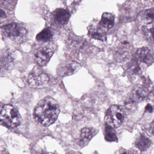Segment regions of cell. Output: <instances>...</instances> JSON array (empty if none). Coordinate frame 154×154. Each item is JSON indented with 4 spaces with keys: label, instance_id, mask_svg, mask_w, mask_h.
Returning a JSON list of instances; mask_svg holds the SVG:
<instances>
[{
    "label": "cell",
    "instance_id": "obj_20",
    "mask_svg": "<svg viewBox=\"0 0 154 154\" xmlns=\"http://www.w3.org/2000/svg\"><path fill=\"white\" fill-rule=\"evenodd\" d=\"M7 17L6 13L2 10L0 9V20L4 19Z\"/></svg>",
    "mask_w": 154,
    "mask_h": 154
},
{
    "label": "cell",
    "instance_id": "obj_2",
    "mask_svg": "<svg viewBox=\"0 0 154 154\" xmlns=\"http://www.w3.org/2000/svg\"><path fill=\"white\" fill-rule=\"evenodd\" d=\"M21 122L20 114L14 106L6 104L0 108V124L12 128L19 126Z\"/></svg>",
    "mask_w": 154,
    "mask_h": 154
},
{
    "label": "cell",
    "instance_id": "obj_6",
    "mask_svg": "<svg viewBox=\"0 0 154 154\" xmlns=\"http://www.w3.org/2000/svg\"><path fill=\"white\" fill-rule=\"evenodd\" d=\"M136 59L138 65L140 68H146L154 61L153 53L147 47L139 48L136 53Z\"/></svg>",
    "mask_w": 154,
    "mask_h": 154
},
{
    "label": "cell",
    "instance_id": "obj_21",
    "mask_svg": "<svg viewBox=\"0 0 154 154\" xmlns=\"http://www.w3.org/2000/svg\"><path fill=\"white\" fill-rule=\"evenodd\" d=\"M145 109L146 111L149 112H153V107L151 106V104H148L146 105L145 108Z\"/></svg>",
    "mask_w": 154,
    "mask_h": 154
},
{
    "label": "cell",
    "instance_id": "obj_19",
    "mask_svg": "<svg viewBox=\"0 0 154 154\" xmlns=\"http://www.w3.org/2000/svg\"><path fill=\"white\" fill-rule=\"evenodd\" d=\"M12 59L10 57H6L0 59V72H3L9 69L12 64Z\"/></svg>",
    "mask_w": 154,
    "mask_h": 154
},
{
    "label": "cell",
    "instance_id": "obj_10",
    "mask_svg": "<svg viewBox=\"0 0 154 154\" xmlns=\"http://www.w3.org/2000/svg\"><path fill=\"white\" fill-rule=\"evenodd\" d=\"M148 95V90L146 87L141 85H137L132 89L131 100L136 103L146 100Z\"/></svg>",
    "mask_w": 154,
    "mask_h": 154
},
{
    "label": "cell",
    "instance_id": "obj_23",
    "mask_svg": "<svg viewBox=\"0 0 154 154\" xmlns=\"http://www.w3.org/2000/svg\"><path fill=\"white\" fill-rule=\"evenodd\" d=\"M122 154H126V153L125 152H124V153H122Z\"/></svg>",
    "mask_w": 154,
    "mask_h": 154
},
{
    "label": "cell",
    "instance_id": "obj_4",
    "mask_svg": "<svg viewBox=\"0 0 154 154\" xmlns=\"http://www.w3.org/2000/svg\"><path fill=\"white\" fill-rule=\"evenodd\" d=\"M125 118V111L123 107L120 105H113L106 111L104 120L106 125L115 129L122 124Z\"/></svg>",
    "mask_w": 154,
    "mask_h": 154
},
{
    "label": "cell",
    "instance_id": "obj_18",
    "mask_svg": "<svg viewBox=\"0 0 154 154\" xmlns=\"http://www.w3.org/2000/svg\"><path fill=\"white\" fill-rule=\"evenodd\" d=\"M142 31L144 35L148 39L153 41L154 33V23L153 22L146 24L142 28Z\"/></svg>",
    "mask_w": 154,
    "mask_h": 154
},
{
    "label": "cell",
    "instance_id": "obj_3",
    "mask_svg": "<svg viewBox=\"0 0 154 154\" xmlns=\"http://www.w3.org/2000/svg\"><path fill=\"white\" fill-rule=\"evenodd\" d=\"M5 36L16 44L24 43L27 39L28 31L26 28L20 23H12L2 27Z\"/></svg>",
    "mask_w": 154,
    "mask_h": 154
},
{
    "label": "cell",
    "instance_id": "obj_9",
    "mask_svg": "<svg viewBox=\"0 0 154 154\" xmlns=\"http://www.w3.org/2000/svg\"><path fill=\"white\" fill-rule=\"evenodd\" d=\"M81 65L77 62L70 61L61 65L59 68V73L62 76H67L72 75L77 72Z\"/></svg>",
    "mask_w": 154,
    "mask_h": 154
},
{
    "label": "cell",
    "instance_id": "obj_22",
    "mask_svg": "<svg viewBox=\"0 0 154 154\" xmlns=\"http://www.w3.org/2000/svg\"><path fill=\"white\" fill-rule=\"evenodd\" d=\"M66 154H75V152H74V151H70V152H68V153H66Z\"/></svg>",
    "mask_w": 154,
    "mask_h": 154
},
{
    "label": "cell",
    "instance_id": "obj_5",
    "mask_svg": "<svg viewBox=\"0 0 154 154\" xmlns=\"http://www.w3.org/2000/svg\"><path fill=\"white\" fill-rule=\"evenodd\" d=\"M28 81L30 87L38 89L46 86L49 82V79L46 74L35 67L29 74Z\"/></svg>",
    "mask_w": 154,
    "mask_h": 154
},
{
    "label": "cell",
    "instance_id": "obj_14",
    "mask_svg": "<svg viewBox=\"0 0 154 154\" xmlns=\"http://www.w3.org/2000/svg\"><path fill=\"white\" fill-rule=\"evenodd\" d=\"M89 35L94 39L103 41L106 38V33L100 29L98 26L97 27H91L89 29Z\"/></svg>",
    "mask_w": 154,
    "mask_h": 154
},
{
    "label": "cell",
    "instance_id": "obj_16",
    "mask_svg": "<svg viewBox=\"0 0 154 154\" xmlns=\"http://www.w3.org/2000/svg\"><path fill=\"white\" fill-rule=\"evenodd\" d=\"M54 36V32L50 28H47L43 29L37 35L38 41L42 42H47L52 40Z\"/></svg>",
    "mask_w": 154,
    "mask_h": 154
},
{
    "label": "cell",
    "instance_id": "obj_17",
    "mask_svg": "<svg viewBox=\"0 0 154 154\" xmlns=\"http://www.w3.org/2000/svg\"><path fill=\"white\" fill-rule=\"evenodd\" d=\"M105 139L108 141H117L118 138L114 129L106 125L104 132Z\"/></svg>",
    "mask_w": 154,
    "mask_h": 154
},
{
    "label": "cell",
    "instance_id": "obj_8",
    "mask_svg": "<svg viewBox=\"0 0 154 154\" xmlns=\"http://www.w3.org/2000/svg\"><path fill=\"white\" fill-rule=\"evenodd\" d=\"M52 20L57 26H63L67 24L70 18V14L66 10L58 8L54 11L52 14Z\"/></svg>",
    "mask_w": 154,
    "mask_h": 154
},
{
    "label": "cell",
    "instance_id": "obj_1",
    "mask_svg": "<svg viewBox=\"0 0 154 154\" xmlns=\"http://www.w3.org/2000/svg\"><path fill=\"white\" fill-rule=\"evenodd\" d=\"M60 112L57 101L52 97L48 96L39 101L35 107L34 118L39 124L48 127L55 122Z\"/></svg>",
    "mask_w": 154,
    "mask_h": 154
},
{
    "label": "cell",
    "instance_id": "obj_13",
    "mask_svg": "<svg viewBox=\"0 0 154 154\" xmlns=\"http://www.w3.org/2000/svg\"><path fill=\"white\" fill-rule=\"evenodd\" d=\"M151 140L144 134H140L136 139L135 144L136 147L141 151H146L151 145Z\"/></svg>",
    "mask_w": 154,
    "mask_h": 154
},
{
    "label": "cell",
    "instance_id": "obj_12",
    "mask_svg": "<svg viewBox=\"0 0 154 154\" xmlns=\"http://www.w3.org/2000/svg\"><path fill=\"white\" fill-rule=\"evenodd\" d=\"M97 131L94 128H85L81 131L80 137V145L81 147H84L87 146L91 140L94 137Z\"/></svg>",
    "mask_w": 154,
    "mask_h": 154
},
{
    "label": "cell",
    "instance_id": "obj_15",
    "mask_svg": "<svg viewBox=\"0 0 154 154\" xmlns=\"http://www.w3.org/2000/svg\"><path fill=\"white\" fill-rule=\"evenodd\" d=\"M154 9L146 10L140 12L139 15V18L140 21L146 24L152 23L154 20Z\"/></svg>",
    "mask_w": 154,
    "mask_h": 154
},
{
    "label": "cell",
    "instance_id": "obj_11",
    "mask_svg": "<svg viewBox=\"0 0 154 154\" xmlns=\"http://www.w3.org/2000/svg\"><path fill=\"white\" fill-rule=\"evenodd\" d=\"M114 16L109 12H104L103 14L101 19L98 25V27L106 33L112 27L114 24Z\"/></svg>",
    "mask_w": 154,
    "mask_h": 154
},
{
    "label": "cell",
    "instance_id": "obj_7",
    "mask_svg": "<svg viewBox=\"0 0 154 154\" xmlns=\"http://www.w3.org/2000/svg\"><path fill=\"white\" fill-rule=\"evenodd\" d=\"M54 53V51L52 48L43 47L37 51L34 56V59L38 64L45 66L50 61Z\"/></svg>",
    "mask_w": 154,
    "mask_h": 154
}]
</instances>
